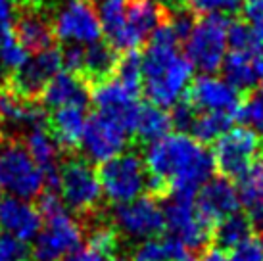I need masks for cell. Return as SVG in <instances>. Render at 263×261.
Wrapping results in <instances>:
<instances>
[{
	"instance_id": "1",
	"label": "cell",
	"mask_w": 263,
	"mask_h": 261,
	"mask_svg": "<svg viewBox=\"0 0 263 261\" xmlns=\"http://www.w3.org/2000/svg\"><path fill=\"white\" fill-rule=\"evenodd\" d=\"M148 194L163 200L171 192H196L212 179V152L186 133H171L146 148Z\"/></svg>"
},
{
	"instance_id": "2",
	"label": "cell",
	"mask_w": 263,
	"mask_h": 261,
	"mask_svg": "<svg viewBox=\"0 0 263 261\" xmlns=\"http://www.w3.org/2000/svg\"><path fill=\"white\" fill-rule=\"evenodd\" d=\"M179 44L181 41L165 15L142 54V90L160 108H171L181 100L192 79L194 65L186 54L179 52Z\"/></svg>"
},
{
	"instance_id": "3",
	"label": "cell",
	"mask_w": 263,
	"mask_h": 261,
	"mask_svg": "<svg viewBox=\"0 0 263 261\" xmlns=\"http://www.w3.org/2000/svg\"><path fill=\"white\" fill-rule=\"evenodd\" d=\"M39 211L44 217V227H41L35 238L33 261H58L81 246L83 227L69 215L62 198L54 190L41 194Z\"/></svg>"
},
{
	"instance_id": "4",
	"label": "cell",
	"mask_w": 263,
	"mask_h": 261,
	"mask_svg": "<svg viewBox=\"0 0 263 261\" xmlns=\"http://www.w3.org/2000/svg\"><path fill=\"white\" fill-rule=\"evenodd\" d=\"M58 192L67 210L92 215L102 202V187L92 163L83 156H69L58 165Z\"/></svg>"
},
{
	"instance_id": "5",
	"label": "cell",
	"mask_w": 263,
	"mask_h": 261,
	"mask_svg": "<svg viewBox=\"0 0 263 261\" xmlns=\"http://www.w3.org/2000/svg\"><path fill=\"white\" fill-rule=\"evenodd\" d=\"M213 167L229 181H240L257 161L263 160V138L252 129H229L213 142Z\"/></svg>"
},
{
	"instance_id": "6",
	"label": "cell",
	"mask_w": 263,
	"mask_h": 261,
	"mask_svg": "<svg viewBox=\"0 0 263 261\" xmlns=\"http://www.w3.org/2000/svg\"><path fill=\"white\" fill-rule=\"evenodd\" d=\"M0 190L23 200L43 194L44 175L20 138L0 146Z\"/></svg>"
},
{
	"instance_id": "7",
	"label": "cell",
	"mask_w": 263,
	"mask_h": 261,
	"mask_svg": "<svg viewBox=\"0 0 263 261\" xmlns=\"http://www.w3.org/2000/svg\"><path fill=\"white\" fill-rule=\"evenodd\" d=\"M146 165L137 152H119L98 167L102 194L116 206L139 198L146 189Z\"/></svg>"
},
{
	"instance_id": "8",
	"label": "cell",
	"mask_w": 263,
	"mask_h": 261,
	"mask_svg": "<svg viewBox=\"0 0 263 261\" xmlns=\"http://www.w3.org/2000/svg\"><path fill=\"white\" fill-rule=\"evenodd\" d=\"M196 192H171L163 200H167L163 210L165 227L171 234L183 242L190 252L205 250L212 244L213 227L205 221L196 210L194 203Z\"/></svg>"
},
{
	"instance_id": "9",
	"label": "cell",
	"mask_w": 263,
	"mask_h": 261,
	"mask_svg": "<svg viewBox=\"0 0 263 261\" xmlns=\"http://www.w3.org/2000/svg\"><path fill=\"white\" fill-rule=\"evenodd\" d=\"M227 15L212 14L202 15L186 39V58L204 73H213L221 69L227 54Z\"/></svg>"
},
{
	"instance_id": "10",
	"label": "cell",
	"mask_w": 263,
	"mask_h": 261,
	"mask_svg": "<svg viewBox=\"0 0 263 261\" xmlns=\"http://www.w3.org/2000/svg\"><path fill=\"white\" fill-rule=\"evenodd\" d=\"M114 225L119 234L135 240H148L165 231V217L158 198L148 194L131 202L117 203L114 210Z\"/></svg>"
},
{
	"instance_id": "11",
	"label": "cell",
	"mask_w": 263,
	"mask_h": 261,
	"mask_svg": "<svg viewBox=\"0 0 263 261\" xmlns=\"http://www.w3.org/2000/svg\"><path fill=\"white\" fill-rule=\"evenodd\" d=\"M52 27L56 39L67 44H90L102 39V25L92 0H66Z\"/></svg>"
},
{
	"instance_id": "12",
	"label": "cell",
	"mask_w": 263,
	"mask_h": 261,
	"mask_svg": "<svg viewBox=\"0 0 263 261\" xmlns=\"http://www.w3.org/2000/svg\"><path fill=\"white\" fill-rule=\"evenodd\" d=\"M127 142H129V133L116 119L104 116L100 111L87 116L81 148L85 150V158L88 161L102 163L110 160L119 152H123Z\"/></svg>"
},
{
	"instance_id": "13",
	"label": "cell",
	"mask_w": 263,
	"mask_h": 261,
	"mask_svg": "<svg viewBox=\"0 0 263 261\" xmlns=\"http://www.w3.org/2000/svg\"><path fill=\"white\" fill-rule=\"evenodd\" d=\"M64 67V58H62V50L58 48H48V50L37 52L35 58H27V62L17 67L15 71L8 75L2 87L10 88L12 92L23 96V98H33L39 100V95L44 88V85L62 71Z\"/></svg>"
},
{
	"instance_id": "14",
	"label": "cell",
	"mask_w": 263,
	"mask_h": 261,
	"mask_svg": "<svg viewBox=\"0 0 263 261\" xmlns=\"http://www.w3.org/2000/svg\"><path fill=\"white\" fill-rule=\"evenodd\" d=\"M90 102L100 114L116 119L117 123H121L127 129L129 135H133L140 108L139 92L127 88L121 81H117L111 75L110 79L100 81L90 87Z\"/></svg>"
},
{
	"instance_id": "15",
	"label": "cell",
	"mask_w": 263,
	"mask_h": 261,
	"mask_svg": "<svg viewBox=\"0 0 263 261\" xmlns=\"http://www.w3.org/2000/svg\"><path fill=\"white\" fill-rule=\"evenodd\" d=\"M183 98L196 111H227L236 117V111L240 108L244 96L225 79L213 77L208 73V75H200L190 83Z\"/></svg>"
},
{
	"instance_id": "16",
	"label": "cell",
	"mask_w": 263,
	"mask_h": 261,
	"mask_svg": "<svg viewBox=\"0 0 263 261\" xmlns=\"http://www.w3.org/2000/svg\"><path fill=\"white\" fill-rule=\"evenodd\" d=\"M194 203L198 213L213 227L223 217L240 210V196L229 179L217 177V179H208L200 187L194 196Z\"/></svg>"
},
{
	"instance_id": "17",
	"label": "cell",
	"mask_w": 263,
	"mask_h": 261,
	"mask_svg": "<svg viewBox=\"0 0 263 261\" xmlns=\"http://www.w3.org/2000/svg\"><path fill=\"white\" fill-rule=\"evenodd\" d=\"M165 12L158 0H127L125 10V52L139 50L148 43L154 29L163 22Z\"/></svg>"
},
{
	"instance_id": "18",
	"label": "cell",
	"mask_w": 263,
	"mask_h": 261,
	"mask_svg": "<svg viewBox=\"0 0 263 261\" xmlns=\"http://www.w3.org/2000/svg\"><path fill=\"white\" fill-rule=\"evenodd\" d=\"M43 227V215L29 200L8 196L0 200V231L25 242L37 238Z\"/></svg>"
},
{
	"instance_id": "19",
	"label": "cell",
	"mask_w": 263,
	"mask_h": 261,
	"mask_svg": "<svg viewBox=\"0 0 263 261\" xmlns=\"http://www.w3.org/2000/svg\"><path fill=\"white\" fill-rule=\"evenodd\" d=\"M43 108H62V106H83L90 102V87L81 75L71 71H58L39 95Z\"/></svg>"
},
{
	"instance_id": "20",
	"label": "cell",
	"mask_w": 263,
	"mask_h": 261,
	"mask_svg": "<svg viewBox=\"0 0 263 261\" xmlns=\"http://www.w3.org/2000/svg\"><path fill=\"white\" fill-rule=\"evenodd\" d=\"M0 125L20 133H27L33 127L46 125V111L43 104L33 98L12 92L10 88H0Z\"/></svg>"
},
{
	"instance_id": "21",
	"label": "cell",
	"mask_w": 263,
	"mask_h": 261,
	"mask_svg": "<svg viewBox=\"0 0 263 261\" xmlns=\"http://www.w3.org/2000/svg\"><path fill=\"white\" fill-rule=\"evenodd\" d=\"M14 35L22 43L23 48L31 54L48 50L56 43L52 22L35 6L23 8L22 14L15 17Z\"/></svg>"
},
{
	"instance_id": "22",
	"label": "cell",
	"mask_w": 263,
	"mask_h": 261,
	"mask_svg": "<svg viewBox=\"0 0 263 261\" xmlns=\"http://www.w3.org/2000/svg\"><path fill=\"white\" fill-rule=\"evenodd\" d=\"M85 123H87V111L83 106H62L52 109V114L46 117V127L56 140V144L64 150L79 148Z\"/></svg>"
},
{
	"instance_id": "23",
	"label": "cell",
	"mask_w": 263,
	"mask_h": 261,
	"mask_svg": "<svg viewBox=\"0 0 263 261\" xmlns=\"http://www.w3.org/2000/svg\"><path fill=\"white\" fill-rule=\"evenodd\" d=\"M119 54L108 41H96L85 46L83 56V71L81 77L87 81L88 87H92L100 81L110 79L116 71V64Z\"/></svg>"
},
{
	"instance_id": "24",
	"label": "cell",
	"mask_w": 263,
	"mask_h": 261,
	"mask_svg": "<svg viewBox=\"0 0 263 261\" xmlns=\"http://www.w3.org/2000/svg\"><path fill=\"white\" fill-rule=\"evenodd\" d=\"M254 234H256V229H254L248 215H244L240 211H234L213 225L212 244L213 248H219L223 252H231Z\"/></svg>"
},
{
	"instance_id": "25",
	"label": "cell",
	"mask_w": 263,
	"mask_h": 261,
	"mask_svg": "<svg viewBox=\"0 0 263 261\" xmlns=\"http://www.w3.org/2000/svg\"><path fill=\"white\" fill-rule=\"evenodd\" d=\"M238 196L257 234H263V160L240 179Z\"/></svg>"
},
{
	"instance_id": "26",
	"label": "cell",
	"mask_w": 263,
	"mask_h": 261,
	"mask_svg": "<svg viewBox=\"0 0 263 261\" xmlns=\"http://www.w3.org/2000/svg\"><path fill=\"white\" fill-rule=\"evenodd\" d=\"M131 261H192V252L173 234L154 236L139 244Z\"/></svg>"
},
{
	"instance_id": "27",
	"label": "cell",
	"mask_w": 263,
	"mask_h": 261,
	"mask_svg": "<svg viewBox=\"0 0 263 261\" xmlns=\"http://www.w3.org/2000/svg\"><path fill=\"white\" fill-rule=\"evenodd\" d=\"M171 129H173L171 116H169V111H165V108H160L152 102H146V104L140 102L139 116H137L135 130H133V135L139 138L140 142L150 144L154 140L165 137Z\"/></svg>"
},
{
	"instance_id": "28",
	"label": "cell",
	"mask_w": 263,
	"mask_h": 261,
	"mask_svg": "<svg viewBox=\"0 0 263 261\" xmlns=\"http://www.w3.org/2000/svg\"><path fill=\"white\" fill-rule=\"evenodd\" d=\"M221 67H223L227 83H231L240 92H250L259 81L256 75V67H254V56L244 54V52L231 50L229 54H225Z\"/></svg>"
},
{
	"instance_id": "29",
	"label": "cell",
	"mask_w": 263,
	"mask_h": 261,
	"mask_svg": "<svg viewBox=\"0 0 263 261\" xmlns=\"http://www.w3.org/2000/svg\"><path fill=\"white\" fill-rule=\"evenodd\" d=\"M236 117L227 111H202L196 114L190 133L202 144H213L221 135H225L229 129H233V121Z\"/></svg>"
},
{
	"instance_id": "30",
	"label": "cell",
	"mask_w": 263,
	"mask_h": 261,
	"mask_svg": "<svg viewBox=\"0 0 263 261\" xmlns=\"http://www.w3.org/2000/svg\"><path fill=\"white\" fill-rule=\"evenodd\" d=\"M227 44L231 46V50L244 52L250 56H259L263 54V44L256 36L252 25L246 22H229L227 27Z\"/></svg>"
},
{
	"instance_id": "31",
	"label": "cell",
	"mask_w": 263,
	"mask_h": 261,
	"mask_svg": "<svg viewBox=\"0 0 263 261\" xmlns=\"http://www.w3.org/2000/svg\"><path fill=\"white\" fill-rule=\"evenodd\" d=\"M114 77L121 81L127 88L140 95L142 92V54L139 50L123 52L117 58Z\"/></svg>"
},
{
	"instance_id": "32",
	"label": "cell",
	"mask_w": 263,
	"mask_h": 261,
	"mask_svg": "<svg viewBox=\"0 0 263 261\" xmlns=\"http://www.w3.org/2000/svg\"><path fill=\"white\" fill-rule=\"evenodd\" d=\"M236 119L246 123L256 135L263 138V96L259 92H248L242 98Z\"/></svg>"
},
{
	"instance_id": "33",
	"label": "cell",
	"mask_w": 263,
	"mask_h": 261,
	"mask_svg": "<svg viewBox=\"0 0 263 261\" xmlns=\"http://www.w3.org/2000/svg\"><path fill=\"white\" fill-rule=\"evenodd\" d=\"M88 246L104 257H114L119 250V231L116 225H95L88 231Z\"/></svg>"
},
{
	"instance_id": "34",
	"label": "cell",
	"mask_w": 263,
	"mask_h": 261,
	"mask_svg": "<svg viewBox=\"0 0 263 261\" xmlns=\"http://www.w3.org/2000/svg\"><path fill=\"white\" fill-rule=\"evenodd\" d=\"M181 4L198 15H231L242 8V0H181Z\"/></svg>"
},
{
	"instance_id": "35",
	"label": "cell",
	"mask_w": 263,
	"mask_h": 261,
	"mask_svg": "<svg viewBox=\"0 0 263 261\" xmlns=\"http://www.w3.org/2000/svg\"><path fill=\"white\" fill-rule=\"evenodd\" d=\"M29 52L22 46V43L15 39V35L6 36L2 43H0V64L4 65V69L8 73L15 71L17 67H22L27 62Z\"/></svg>"
},
{
	"instance_id": "36",
	"label": "cell",
	"mask_w": 263,
	"mask_h": 261,
	"mask_svg": "<svg viewBox=\"0 0 263 261\" xmlns=\"http://www.w3.org/2000/svg\"><path fill=\"white\" fill-rule=\"evenodd\" d=\"M0 261H33V250L25 240L0 231Z\"/></svg>"
},
{
	"instance_id": "37",
	"label": "cell",
	"mask_w": 263,
	"mask_h": 261,
	"mask_svg": "<svg viewBox=\"0 0 263 261\" xmlns=\"http://www.w3.org/2000/svg\"><path fill=\"white\" fill-rule=\"evenodd\" d=\"M229 261H263V234H254L231 250Z\"/></svg>"
},
{
	"instance_id": "38",
	"label": "cell",
	"mask_w": 263,
	"mask_h": 261,
	"mask_svg": "<svg viewBox=\"0 0 263 261\" xmlns=\"http://www.w3.org/2000/svg\"><path fill=\"white\" fill-rule=\"evenodd\" d=\"M196 114H198L196 109L192 108L184 98H181L179 102H175V104L171 106V111H169L173 129H177L179 133H186V130H190Z\"/></svg>"
},
{
	"instance_id": "39",
	"label": "cell",
	"mask_w": 263,
	"mask_h": 261,
	"mask_svg": "<svg viewBox=\"0 0 263 261\" xmlns=\"http://www.w3.org/2000/svg\"><path fill=\"white\" fill-rule=\"evenodd\" d=\"M12 0H0V43L6 36L14 35V22H15V10Z\"/></svg>"
},
{
	"instance_id": "40",
	"label": "cell",
	"mask_w": 263,
	"mask_h": 261,
	"mask_svg": "<svg viewBox=\"0 0 263 261\" xmlns=\"http://www.w3.org/2000/svg\"><path fill=\"white\" fill-rule=\"evenodd\" d=\"M64 261H106V257L102 254H98L96 250H92L90 246H79L77 250L64 255Z\"/></svg>"
},
{
	"instance_id": "41",
	"label": "cell",
	"mask_w": 263,
	"mask_h": 261,
	"mask_svg": "<svg viewBox=\"0 0 263 261\" xmlns=\"http://www.w3.org/2000/svg\"><path fill=\"white\" fill-rule=\"evenodd\" d=\"M198 261H229V257H227L225 252L219 250V248H205V252L200 255Z\"/></svg>"
},
{
	"instance_id": "42",
	"label": "cell",
	"mask_w": 263,
	"mask_h": 261,
	"mask_svg": "<svg viewBox=\"0 0 263 261\" xmlns=\"http://www.w3.org/2000/svg\"><path fill=\"white\" fill-rule=\"evenodd\" d=\"M14 4H22L23 8H29V6H35L39 8V0H12Z\"/></svg>"
},
{
	"instance_id": "43",
	"label": "cell",
	"mask_w": 263,
	"mask_h": 261,
	"mask_svg": "<svg viewBox=\"0 0 263 261\" xmlns=\"http://www.w3.org/2000/svg\"><path fill=\"white\" fill-rule=\"evenodd\" d=\"M8 75H10V73H8L6 69H4V65L0 64V81H2V85H4V81L8 79Z\"/></svg>"
},
{
	"instance_id": "44",
	"label": "cell",
	"mask_w": 263,
	"mask_h": 261,
	"mask_svg": "<svg viewBox=\"0 0 263 261\" xmlns=\"http://www.w3.org/2000/svg\"><path fill=\"white\" fill-rule=\"evenodd\" d=\"M110 261H131V259H127V257H110Z\"/></svg>"
},
{
	"instance_id": "45",
	"label": "cell",
	"mask_w": 263,
	"mask_h": 261,
	"mask_svg": "<svg viewBox=\"0 0 263 261\" xmlns=\"http://www.w3.org/2000/svg\"><path fill=\"white\" fill-rule=\"evenodd\" d=\"M259 95L263 96V83H261V88H259Z\"/></svg>"
},
{
	"instance_id": "46",
	"label": "cell",
	"mask_w": 263,
	"mask_h": 261,
	"mask_svg": "<svg viewBox=\"0 0 263 261\" xmlns=\"http://www.w3.org/2000/svg\"><path fill=\"white\" fill-rule=\"evenodd\" d=\"M0 146H2V130H0Z\"/></svg>"
},
{
	"instance_id": "47",
	"label": "cell",
	"mask_w": 263,
	"mask_h": 261,
	"mask_svg": "<svg viewBox=\"0 0 263 261\" xmlns=\"http://www.w3.org/2000/svg\"><path fill=\"white\" fill-rule=\"evenodd\" d=\"M0 192H2V190H0ZM0 200H2V198H0Z\"/></svg>"
}]
</instances>
